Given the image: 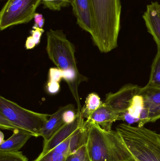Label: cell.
<instances>
[{
  "mask_svg": "<svg viewBox=\"0 0 160 161\" xmlns=\"http://www.w3.org/2000/svg\"><path fill=\"white\" fill-rule=\"evenodd\" d=\"M0 114L9 120L19 130L39 137V132L50 115L29 110L17 103L0 97Z\"/></svg>",
  "mask_w": 160,
  "mask_h": 161,
  "instance_id": "277c9868",
  "label": "cell"
},
{
  "mask_svg": "<svg viewBox=\"0 0 160 161\" xmlns=\"http://www.w3.org/2000/svg\"><path fill=\"white\" fill-rule=\"evenodd\" d=\"M141 87L129 84L125 85L116 92L110 93L106 95L105 103L119 115L122 120L129 108L133 97L138 94Z\"/></svg>",
  "mask_w": 160,
  "mask_h": 161,
  "instance_id": "52a82bcc",
  "label": "cell"
},
{
  "mask_svg": "<svg viewBox=\"0 0 160 161\" xmlns=\"http://www.w3.org/2000/svg\"><path fill=\"white\" fill-rule=\"evenodd\" d=\"M41 3V0H7L0 12L1 31L29 22Z\"/></svg>",
  "mask_w": 160,
  "mask_h": 161,
  "instance_id": "8992f818",
  "label": "cell"
},
{
  "mask_svg": "<svg viewBox=\"0 0 160 161\" xmlns=\"http://www.w3.org/2000/svg\"><path fill=\"white\" fill-rule=\"evenodd\" d=\"M71 5L79 26L92 35L94 22L90 0H73Z\"/></svg>",
  "mask_w": 160,
  "mask_h": 161,
  "instance_id": "30bf717a",
  "label": "cell"
},
{
  "mask_svg": "<svg viewBox=\"0 0 160 161\" xmlns=\"http://www.w3.org/2000/svg\"><path fill=\"white\" fill-rule=\"evenodd\" d=\"M4 135L3 134V132H1V143L2 142H3L4 140Z\"/></svg>",
  "mask_w": 160,
  "mask_h": 161,
  "instance_id": "83f0119b",
  "label": "cell"
},
{
  "mask_svg": "<svg viewBox=\"0 0 160 161\" xmlns=\"http://www.w3.org/2000/svg\"><path fill=\"white\" fill-rule=\"evenodd\" d=\"M44 8L50 10H60L63 7L71 5L73 0H41Z\"/></svg>",
  "mask_w": 160,
  "mask_h": 161,
  "instance_id": "ac0fdd59",
  "label": "cell"
},
{
  "mask_svg": "<svg viewBox=\"0 0 160 161\" xmlns=\"http://www.w3.org/2000/svg\"><path fill=\"white\" fill-rule=\"evenodd\" d=\"M119 114L104 102L86 120L91 123H95L103 129L110 131L111 130L113 123L119 120Z\"/></svg>",
  "mask_w": 160,
  "mask_h": 161,
  "instance_id": "4fadbf2b",
  "label": "cell"
},
{
  "mask_svg": "<svg viewBox=\"0 0 160 161\" xmlns=\"http://www.w3.org/2000/svg\"><path fill=\"white\" fill-rule=\"evenodd\" d=\"M88 123L86 147L91 161H136L117 131Z\"/></svg>",
  "mask_w": 160,
  "mask_h": 161,
  "instance_id": "7a4b0ae2",
  "label": "cell"
},
{
  "mask_svg": "<svg viewBox=\"0 0 160 161\" xmlns=\"http://www.w3.org/2000/svg\"><path fill=\"white\" fill-rule=\"evenodd\" d=\"M36 45H37L36 43L31 36L27 37L26 42H25V48L27 50L33 49L34 47H35Z\"/></svg>",
  "mask_w": 160,
  "mask_h": 161,
  "instance_id": "4316f807",
  "label": "cell"
},
{
  "mask_svg": "<svg viewBox=\"0 0 160 161\" xmlns=\"http://www.w3.org/2000/svg\"><path fill=\"white\" fill-rule=\"evenodd\" d=\"M123 138L136 161H160V134L142 127L128 124L117 125Z\"/></svg>",
  "mask_w": 160,
  "mask_h": 161,
  "instance_id": "3957f363",
  "label": "cell"
},
{
  "mask_svg": "<svg viewBox=\"0 0 160 161\" xmlns=\"http://www.w3.org/2000/svg\"><path fill=\"white\" fill-rule=\"evenodd\" d=\"M66 161H91L86 145H84L77 151L70 155Z\"/></svg>",
  "mask_w": 160,
  "mask_h": 161,
  "instance_id": "d6986e66",
  "label": "cell"
},
{
  "mask_svg": "<svg viewBox=\"0 0 160 161\" xmlns=\"http://www.w3.org/2000/svg\"><path fill=\"white\" fill-rule=\"evenodd\" d=\"M46 51L49 58L62 71L75 70L77 68L75 48L63 30L50 29L47 32Z\"/></svg>",
  "mask_w": 160,
  "mask_h": 161,
  "instance_id": "5b68a950",
  "label": "cell"
},
{
  "mask_svg": "<svg viewBox=\"0 0 160 161\" xmlns=\"http://www.w3.org/2000/svg\"><path fill=\"white\" fill-rule=\"evenodd\" d=\"M34 19V25L33 26V29L36 28H42L44 25L45 19L43 18L42 14L35 13Z\"/></svg>",
  "mask_w": 160,
  "mask_h": 161,
  "instance_id": "484cf974",
  "label": "cell"
},
{
  "mask_svg": "<svg viewBox=\"0 0 160 161\" xmlns=\"http://www.w3.org/2000/svg\"><path fill=\"white\" fill-rule=\"evenodd\" d=\"M146 86L160 88V50L157 49V53L153 61L151 67V73L149 81Z\"/></svg>",
  "mask_w": 160,
  "mask_h": 161,
  "instance_id": "e0dca14e",
  "label": "cell"
},
{
  "mask_svg": "<svg viewBox=\"0 0 160 161\" xmlns=\"http://www.w3.org/2000/svg\"><path fill=\"white\" fill-rule=\"evenodd\" d=\"M78 112V115L75 121L70 124L63 125L47 142L44 143L43 150L41 154L49 152L70 137L79 129L84 125V117L82 112Z\"/></svg>",
  "mask_w": 160,
  "mask_h": 161,
  "instance_id": "ba28073f",
  "label": "cell"
},
{
  "mask_svg": "<svg viewBox=\"0 0 160 161\" xmlns=\"http://www.w3.org/2000/svg\"><path fill=\"white\" fill-rule=\"evenodd\" d=\"M78 112H75V108L66 110L63 114V119L65 124H70L75 121Z\"/></svg>",
  "mask_w": 160,
  "mask_h": 161,
  "instance_id": "7402d4cb",
  "label": "cell"
},
{
  "mask_svg": "<svg viewBox=\"0 0 160 161\" xmlns=\"http://www.w3.org/2000/svg\"><path fill=\"white\" fill-rule=\"evenodd\" d=\"M47 91L51 94H55L60 91V86L59 82L49 80L47 86Z\"/></svg>",
  "mask_w": 160,
  "mask_h": 161,
  "instance_id": "cb8c5ba5",
  "label": "cell"
},
{
  "mask_svg": "<svg viewBox=\"0 0 160 161\" xmlns=\"http://www.w3.org/2000/svg\"><path fill=\"white\" fill-rule=\"evenodd\" d=\"M0 161H28L22 152H0Z\"/></svg>",
  "mask_w": 160,
  "mask_h": 161,
  "instance_id": "ffe728a7",
  "label": "cell"
},
{
  "mask_svg": "<svg viewBox=\"0 0 160 161\" xmlns=\"http://www.w3.org/2000/svg\"><path fill=\"white\" fill-rule=\"evenodd\" d=\"M74 145L70 137L45 154H40L34 161H66L74 153Z\"/></svg>",
  "mask_w": 160,
  "mask_h": 161,
  "instance_id": "5bb4252c",
  "label": "cell"
},
{
  "mask_svg": "<svg viewBox=\"0 0 160 161\" xmlns=\"http://www.w3.org/2000/svg\"><path fill=\"white\" fill-rule=\"evenodd\" d=\"M32 137L28 132L16 130L11 137L1 143L0 152H18Z\"/></svg>",
  "mask_w": 160,
  "mask_h": 161,
  "instance_id": "9a60e30c",
  "label": "cell"
},
{
  "mask_svg": "<svg viewBox=\"0 0 160 161\" xmlns=\"http://www.w3.org/2000/svg\"><path fill=\"white\" fill-rule=\"evenodd\" d=\"M63 78V72L58 68H51L49 73V80L60 82Z\"/></svg>",
  "mask_w": 160,
  "mask_h": 161,
  "instance_id": "44dd1931",
  "label": "cell"
},
{
  "mask_svg": "<svg viewBox=\"0 0 160 161\" xmlns=\"http://www.w3.org/2000/svg\"><path fill=\"white\" fill-rule=\"evenodd\" d=\"M0 127L3 130H8L13 131L18 130L17 128L4 116L0 114Z\"/></svg>",
  "mask_w": 160,
  "mask_h": 161,
  "instance_id": "603a6c76",
  "label": "cell"
},
{
  "mask_svg": "<svg viewBox=\"0 0 160 161\" xmlns=\"http://www.w3.org/2000/svg\"><path fill=\"white\" fill-rule=\"evenodd\" d=\"M44 32V29L43 28H35L31 31V35H32L31 36L35 42L36 45H38L40 42L41 36Z\"/></svg>",
  "mask_w": 160,
  "mask_h": 161,
  "instance_id": "d4e9b609",
  "label": "cell"
},
{
  "mask_svg": "<svg viewBox=\"0 0 160 161\" xmlns=\"http://www.w3.org/2000/svg\"><path fill=\"white\" fill-rule=\"evenodd\" d=\"M102 103L98 95L95 93L88 95L85 99V104L82 109V112L84 118L87 119L93 112L100 107Z\"/></svg>",
  "mask_w": 160,
  "mask_h": 161,
  "instance_id": "2e32d148",
  "label": "cell"
},
{
  "mask_svg": "<svg viewBox=\"0 0 160 161\" xmlns=\"http://www.w3.org/2000/svg\"><path fill=\"white\" fill-rule=\"evenodd\" d=\"M74 106L70 104L64 107H61L53 114L50 116L47 122L44 124L39 132V136L44 139V143L47 142L52 137L53 135L65 125L63 114L69 109L74 108Z\"/></svg>",
  "mask_w": 160,
  "mask_h": 161,
  "instance_id": "7c38bea8",
  "label": "cell"
},
{
  "mask_svg": "<svg viewBox=\"0 0 160 161\" xmlns=\"http://www.w3.org/2000/svg\"><path fill=\"white\" fill-rule=\"evenodd\" d=\"M143 18L145 22L148 32L152 35L160 50V4L152 2L147 7Z\"/></svg>",
  "mask_w": 160,
  "mask_h": 161,
  "instance_id": "8fae6325",
  "label": "cell"
},
{
  "mask_svg": "<svg viewBox=\"0 0 160 161\" xmlns=\"http://www.w3.org/2000/svg\"><path fill=\"white\" fill-rule=\"evenodd\" d=\"M94 22L91 36L101 53H107L117 46L120 26V0H90Z\"/></svg>",
  "mask_w": 160,
  "mask_h": 161,
  "instance_id": "6da1fadb",
  "label": "cell"
},
{
  "mask_svg": "<svg viewBox=\"0 0 160 161\" xmlns=\"http://www.w3.org/2000/svg\"><path fill=\"white\" fill-rule=\"evenodd\" d=\"M138 94L143 97L149 123L160 119V88L145 86L141 88Z\"/></svg>",
  "mask_w": 160,
  "mask_h": 161,
  "instance_id": "9c48e42d",
  "label": "cell"
}]
</instances>
